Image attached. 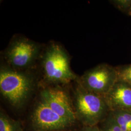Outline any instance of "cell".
Returning a JSON list of instances; mask_svg holds the SVG:
<instances>
[{
    "mask_svg": "<svg viewBox=\"0 0 131 131\" xmlns=\"http://www.w3.org/2000/svg\"><path fill=\"white\" fill-rule=\"evenodd\" d=\"M110 110H131V85L117 80L104 97Z\"/></svg>",
    "mask_w": 131,
    "mask_h": 131,
    "instance_id": "cell-8",
    "label": "cell"
},
{
    "mask_svg": "<svg viewBox=\"0 0 131 131\" xmlns=\"http://www.w3.org/2000/svg\"><path fill=\"white\" fill-rule=\"evenodd\" d=\"M84 89L104 97L117 81L116 67L106 63L86 71L76 80Z\"/></svg>",
    "mask_w": 131,
    "mask_h": 131,
    "instance_id": "cell-4",
    "label": "cell"
},
{
    "mask_svg": "<svg viewBox=\"0 0 131 131\" xmlns=\"http://www.w3.org/2000/svg\"><path fill=\"white\" fill-rule=\"evenodd\" d=\"M117 80L126 82L131 85V64L116 67Z\"/></svg>",
    "mask_w": 131,
    "mask_h": 131,
    "instance_id": "cell-12",
    "label": "cell"
},
{
    "mask_svg": "<svg viewBox=\"0 0 131 131\" xmlns=\"http://www.w3.org/2000/svg\"><path fill=\"white\" fill-rule=\"evenodd\" d=\"M110 3L122 13L131 16V0H113Z\"/></svg>",
    "mask_w": 131,
    "mask_h": 131,
    "instance_id": "cell-13",
    "label": "cell"
},
{
    "mask_svg": "<svg viewBox=\"0 0 131 131\" xmlns=\"http://www.w3.org/2000/svg\"><path fill=\"white\" fill-rule=\"evenodd\" d=\"M40 97L59 116L75 123L77 119L72 103L64 90L58 87L45 88L40 92Z\"/></svg>",
    "mask_w": 131,
    "mask_h": 131,
    "instance_id": "cell-7",
    "label": "cell"
},
{
    "mask_svg": "<svg viewBox=\"0 0 131 131\" xmlns=\"http://www.w3.org/2000/svg\"><path fill=\"white\" fill-rule=\"evenodd\" d=\"M0 131H24L21 122L10 117L1 109Z\"/></svg>",
    "mask_w": 131,
    "mask_h": 131,
    "instance_id": "cell-10",
    "label": "cell"
},
{
    "mask_svg": "<svg viewBox=\"0 0 131 131\" xmlns=\"http://www.w3.org/2000/svg\"><path fill=\"white\" fill-rule=\"evenodd\" d=\"M41 67L44 79L50 84H67L78 78L70 68L69 55L57 43L47 47L42 56Z\"/></svg>",
    "mask_w": 131,
    "mask_h": 131,
    "instance_id": "cell-2",
    "label": "cell"
},
{
    "mask_svg": "<svg viewBox=\"0 0 131 131\" xmlns=\"http://www.w3.org/2000/svg\"><path fill=\"white\" fill-rule=\"evenodd\" d=\"M110 111L122 131H131V110L116 109Z\"/></svg>",
    "mask_w": 131,
    "mask_h": 131,
    "instance_id": "cell-9",
    "label": "cell"
},
{
    "mask_svg": "<svg viewBox=\"0 0 131 131\" xmlns=\"http://www.w3.org/2000/svg\"><path fill=\"white\" fill-rule=\"evenodd\" d=\"M81 131H102L98 125L93 126H83Z\"/></svg>",
    "mask_w": 131,
    "mask_h": 131,
    "instance_id": "cell-14",
    "label": "cell"
},
{
    "mask_svg": "<svg viewBox=\"0 0 131 131\" xmlns=\"http://www.w3.org/2000/svg\"><path fill=\"white\" fill-rule=\"evenodd\" d=\"M98 126L102 131H122L111 111L109 113L107 117L101 122Z\"/></svg>",
    "mask_w": 131,
    "mask_h": 131,
    "instance_id": "cell-11",
    "label": "cell"
},
{
    "mask_svg": "<svg viewBox=\"0 0 131 131\" xmlns=\"http://www.w3.org/2000/svg\"><path fill=\"white\" fill-rule=\"evenodd\" d=\"M39 52V46L32 40L18 37L10 43L5 52V57L11 68L21 71L33 64Z\"/></svg>",
    "mask_w": 131,
    "mask_h": 131,
    "instance_id": "cell-5",
    "label": "cell"
},
{
    "mask_svg": "<svg viewBox=\"0 0 131 131\" xmlns=\"http://www.w3.org/2000/svg\"></svg>",
    "mask_w": 131,
    "mask_h": 131,
    "instance_id": "cell-15",
    "label": "cell"
},
{
    "mask_svg": "<svg viewBox=\"0 0 131 131\" xmlns=\"http://www.w3.org/2000/svg\"><path fill=\"white\" fill-rule=\"evenodd\" d=\"M33 88L30 75L11 68L1 67V93L13 106L21 107L27 100Z\"/></svg>",
    "mask_w": 131,
    "mask_h": 131,
    "instance_id": "cell-3",
    "label": "cell"
},
{
    "mask_svg": "<svg viewBox=\"0 0 131 131\" xmlns=\"http://www.w3.org/2000/svg\"><path fill=\"white\" fill-rule=\"evenodd\" d=\"M76 83L72 102L76 119L84 126L98 125L110 111L104 97L84 89Z\"/></svg>",
    "mask_w": 131,
    "mask_h": 131,
    "instance_id": "cell-1",
    "label": "cell"
},
{
    "mask_svg": "<svg viewBox=\"0 0 131 131\" xmlns=\"http://www.w3.org/2000/svg\"></svg>",
    "mask_w": 131,
    "mask_h": 131,
    "instance_id": "cell-16",
    "label": "cell"
},
{
    "mask_svg": "<svg viewBox=\"0 0 131 131\" xmlns=\"http://www.w3.org/2000/svg\"><path fill=\"white\" fill-rule=\"evenodd\" d=\"M31 121L36 131H62L74 124L57 114L41 99L35 106Z\"/></svg>",
    "mask_w": 131,
    "mask_h": 131,
    "instance_id": "cell-6",
    "label": "cell"
}]
</instances>
